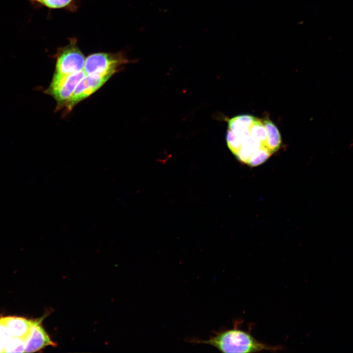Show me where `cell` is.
I'll return each mask as SVG.
<instances>
[{
  "label": "cell",
  "mask_w": 353,
  "mask_h": 353,
  "mask_svg": "<svg viewBox=\"0 0 353 353\" xmlns=\"http://www.w3.org/2000/svg\"><path fill=\"white\" fill-rule=\"evenodd\" d=\"M26 346V342L24 339L11 337L4 345L5 353H24Z\"/></svg>",
  "instance_id": "cell-9"
},
{
  "label": "cell",
  "mask_w": 353,
  "mask_h": 353,
  "mask_svg": "<svg viewBox=\"0 0 353 353\" xmlns=\"http://www.w3.org/2000/svg\"><path fill=\"white\" fill-rule=\"evenodd\" d=\"M237 326L235 323L233 328L216 332L207 340L191 341L211 345L225 353H252L263 351L276 352L282 350L280 346H270L261 342L250 332L242 330Z\"/></svg>",
  "instance_id": "cell-2"
},
{
  "label": "cell",
  "mask_w": 353,
  "mask_h": 353,
  "mask_svg": "<svg viewBox=\"0 0 353 353\" xmlns=\"http://www.w3.org/2000/svg\"><path fill=\"white\" fill-rule=\"evenodd\" d=\"M12 336L9 333L5 324L4 318H1L0 319V342L4 346L6 342Z\"/></svg>",
  "instance_id": "cell-11"
},
{
  "label": "cell",
  "mask_w": 353,
  "mask_h": 353,
  "mask_svg": "<svg viewBox=\"0 0 353 353\" xmlns=\"http://www.w3.org/2000/svg\"><path fill=\"white\" fill-rule=\"evenodd\" d=\"M4 352V346L0 342V353Z\"/></svg>",
  "instance_id": "cell-13"
},
{
  "label": "cell",
  "mask_w": 353,
  "mask_h": 353,
  "mask_svg": "<svg viewBox=\"0 0 353 353\" xmlns=\"http://www.w3.org/2000/svg\"><path fill=\"white\" fill-rule=\"evenodd\" d=\"M129 62L130 60L121 51L94 53L85 58L83 70L86 75L112 76Z\"/></svg>",
  "instance_id": "cell-4"
},
{
  "label": "cell",
  "mask_w": 353,
  "mask_h": 353,
  "mask_svg": "<svg viewBox=\"0 0 353 353\" xmlns=\"http://www.w3.org/2000/svg\"><path fill=\"white\" fill-rule=\"evenodd\" d=\"M85 75L86 74L83 70L71 75L58 90L50 95L56 102V109H60L64 107L76 85Z\"/></svg>",
  "instance_id": "cell-7"
},
{
  "label": "cell",
  "mask_w": 353,
  "mask_h": 353,
  "mask_svg": "<svg viewBox=\"0 0 353 353\" xmlns=\"http://www.w3.org/2000/svg\"><path fill=\"white\" fill-rule=\"evenodd\" d=\"M31 2L35 4H41V2L43 0H30Z\"/></svg>",
  "instance_id": "cell-12"
},
{
  "label": "cell",
  "mask_w": 353,
  "mask_h": 353,
  "mask_svg": "<svg viewBox=\"0 0 353 353\" xmlns=\"http://www.w3.org/2000/svg\"><path fill=\"white\" fill-rule=\"evenodd\" d=\"M3 318L10 335L12 337L24 339L27 344L34 321L19 317H7Z\"/></svg>",
  "instance_id": "cell-8"
},
{
  "label": "cell",
  "mask_w": 353,
  "mask_h": 353,
  "mask_svg": "<svg viewBox=\"0 0 353 353\" xmlns=\"http://www.w3.org/2000/svg\"><path fill=\"white\" fill-rule=\"evenodd\" d=\"M55 56L54 72L45 92L50 95L58 90L69 76L83 70L86 58L77 47L75 39H71L67 45L59 48Z\"/></svg>",
  "instance_id": "cell-3"
},
{
  "label": "cell",
  "mask_w": 353,
  "mask_h": 353,
  "mask_svg": "<svg viewBox=\"0 0 353 353\" xmlns=\"http://www.w3.org/2000/svg\"><path fill=\"white\" fill-rule=\"evenodd\" d=\"M74 0H43L41 4L50 9L67 8Z\"/></svg>",
  "instance_id": "cell-10"
},
{
  "label": "cell",
  "mask_w": 353,
  "mask_h": 353,
  "mask_svg": "<svg viewBox=\"0 0 353 353\" xmlns=\"http://www.w3.org/2000/svg\"><path fill=\"white\" fill-rule=\"evenodd\" d=\"M112 76L86 75L78 82L64 107L71 111L78 103L99 89Z\"/></svg>",
  "instance_id": "cell-5"
},
{
  "label": "cell",
  "mask_w": 353,
  "mask_h": 353,
  "mask_svg": "<svg viewBox=\"0 0 353 353\" xmlns=\"http://www.w3.org/2000/svg\"><path fill=\"white\" fill-rule=\"evenodd\" d=\"M227 126V147L239 161L248 166L264 163L281 145L280 133L268 118L240 115L229 119Z\"/></svg>",
  "instance_id": "cell-1"
},
{
  "label": "cell",
  "mask_w": 353,
  "mask_h": 353,
  "mask_svg": "<svg viewBox=\"0 0 353 353\" xmlns=\"http://www.w3.org/2000/svg\"><path fill=\"white\" fill-rule=\"evenodd\" d=\"M41 323L40 320H34L24 353H33L48 346H55Z\"/></svg>",
  "instance_id": "cell-6"
}]
</instances>
